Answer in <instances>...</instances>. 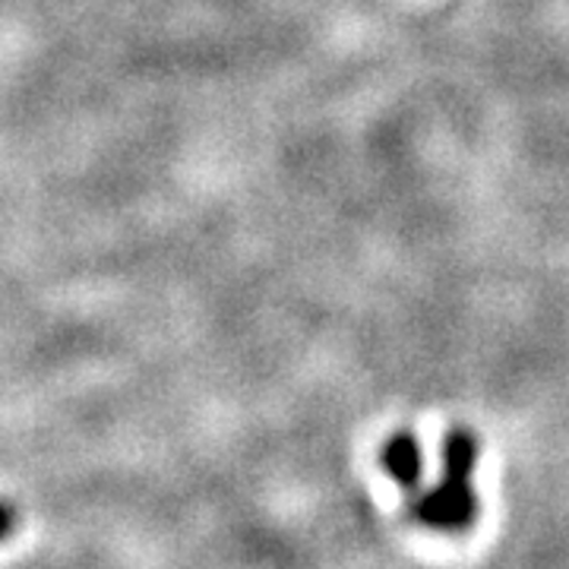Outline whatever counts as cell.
<instances>
[{"label": "cell", "instance_id": "6da1fadb", "mask_svg": "<svg viewBox=\"0 0 569 569\" xmlns=\"http://www.w3.org/2000/svg\"><path fill=\"white\" fill-rule=\"evenodd\" d=\"M415 516L437 531H466L478 519V493L471 488V478L443 475L437 488L418 493Z\"/></svg>", "mask_w": 569, "mask_h": 569}, {"label": "cell", "instance_id": "7a4b0ae2", "mask_svg": "<svg viewBox=\"0 0 569 569\" xmlns=\"http://www.w3.org/2000/svg\"><path fill=\"white\" fill-rule=\"evenodd\" d=\"M383 468H387L389 478H396L402 488H415L421 485L425 478V456H421V443L402 430V433H392L387 443H383Z\"/></svg>", "mask_w": 569, "mask_h": 569}, {"label": "cell", "instance_id": "3957f363", "mask_svg": "<svg viewBox=\"0 0 569 569\" xmlns=\"http://www.w3.org/2000/svg\"><path fill=\"white\" fill-rule=\"evenodd\" d=\"M478 456H481V447L471 430H449L443 440V475L475 478Z\"/></svg>", "mask_w": 569, "mask_h": 569}, {"label": "cell", "instance_id": "277c9868", "mask_svg": "<svg viewBox=\"0 0 569 569\" xmlns=\"http://www.w3.org/2000/svg\"><path fill=\"white\" fill-rule=\"evenodd\" d=\"M20 529V507L10 497H0V545Z\"/></svg>", "mask_w": 569, "mask_h": 569}]
</instances>
